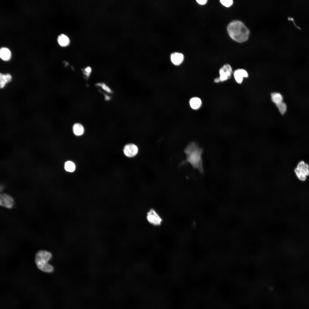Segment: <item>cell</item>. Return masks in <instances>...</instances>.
I'll return each mask as SVG.
<instances>
[{
    "label": "cell",
    "instance_id": "13",
    "mask_svg": "<svg viewBox=\"0 0 309 309\" xmlns=\"http://www.w3.org/2000/svg\"><path fill=\"white\" fill-rule=\"evenodd\" d=\"M73 131L74 134L77 136H80L82 135L84 132V128L83 126L80 123H75L72 127Z\"/></svg>",
    "mask_w": 309,
    "mask_h": 309
},
{
    "label": "cell",
    "instance_id": "9",
    "mask_svg": "<svg viewBox=\"0 0 309 309\" xmlns=\"http://www.w3.org/2000/svg\"><path fill=\"white\" fill-rule=\"evenodd\" d=\"M184 59L183 55L180 53L174 52L172 53L170 56V60L171 62L175 66L181 64L183 62Z\"/></svg>",
    "mask_w": 309,
    "mask_h": 309
},
{
    "label": "cell",
    "instance_id": "24",
    "mask_svg": "<svg viewBox=\"0 0 309 309\" xmlns=\"http://www.w3.org/2000/svg\"><path fill=\"white\" fill-rule=\"evenodd\" d=\"M104 98L106 101H109L111 99V98L110 96L107 94H104Z\"/></svg>",
    "mask_w": 309,
    "mask_h": 309
},
{
    "label": "cell",
    "instance_id": "18",
    "mask_svg": "<svg viewBox=\"0 0 309 309\" xmlns=\"http://www.w3.org/2000/svg\"><path fill=\"white\" fill-rule=\"evenodd\" d=\"M276 106L281 114L284 115L286 113L287 107L285 103L282 102L276 105Z\"/></svg>",
    "mask_w": 309,
    "mask_h": 309
},
{
    "label": "cell",
    "instance_id": "8",
    "mask_svg": "<svg viewBox=\"0 0 309 309\" xmlns=\"http://www.w3.org/2000/svg\"><path fill=\"white\" fill-rule=\"evenodd\" d=\"M234 76L236 82L239 84H241L244 78L248 77V74L245 70L238 69L235 71Z\"/></svg>",
    "mask_w": 309,
    "mask_h": 309
},
{
    "label": "cell",
    "instance_id": "14",
    "mask_svg": "<svg viewBox=\"0 0 309 309\" xmlns=\"http://www.w3.org/2000/svg\"><path fill=\"white\" fill-rule=\"evenodd\" d=\"M11 52L6 47H2L0 50V57L3 60L7 61L11 58Z\"/></svg>",
    "mask_w": 309,
    "mask_h": 309
},
{
    "label": "cell",
    "instance_id": "16",
    "mask_svg": "<svg viewBox=\"0 0 309 309\" xmlns=\"http://www.w3.org/2000/svg\"><path fill=\"white\" fill-rule=\"evenodd\" d=\"M58 41L59 44L62 46H66L69 43L70 40L68 37L66 35L62 34L59 36Z\"/></svg>",
    "mask_w": 309,
    "mask_h": 309
},
{
    "label": "cell",
    "instance_id": "20",
    "mask_svg": "<svg viewBox=\"0 0 309 309\" xmlns=\"http://www.w3.org/2000/svg\"><path fill=\"white\" fill-rule=\"evenodd\" d=\"M96 85L101 87L103 90L108 93H111L112 92L111 89L105 83L98 82L96 84Z\"/></svg>",
    "mask_w": 309,
    "mask_h": 309
},
{
    "label": "cell",
    "instance_id": "10",
    "mask_svg": "<svg viewBox=\"0 0 309 309\" xmlns=\"http://www.w3.org/2000/svg\"><path fill=\"white\" fill-rule=\"evenodd\" d=\"M11 75L9 74H4L0 73V87L3 88L5 87L6 84L10 82L12 79Z\"/></svg>",
    "mask_w": 309,
    "mask_h": 309
},
{
    "label": "cell",
    "instance_id": "22",
    "mask_svg": "<svg viewBox=\"0 0 309 309\" xmlns=\"http://www.w3.org/2000/svg\"><path fill=\"white\" fill-rule=\"evenodd\" d=\"M92 71V70L91 67L90 66H88L84 69L83 73L85 76L88 77L91 73Z\"/></svg>",
    "mask_w": 309,
    "mask_h": 309
},
{
    "label": "cell",
    "instance_id": "19",
    "mask_svg": "<svg viewBox=\"0 0 309 309\" xmlns=\"http://www.w3.org/2000/svg\"><path fill=\"white\" fill-rule=\"evenodd\" d=\"M294 172L298 179L300 181H304L306 179V176L301 172L296 167L294 170Z\"/></svg>",
    "mask_w": 309,
    "mask_h": 309
},
{
    "label": "cell",
    "instance_id": "15",
    "mask_svg": "<svg viewBox=\"0 0 309 309\" xmlns=\"http://www.w3.org/2000/svg\"><path fill=\"white\" fill-rule=\"evenodd\" d=\"M271 97L272 101L276 105L283 102V96L279 93H273L271 94Z\"/></svg>",
    "mask_w": 309,
    "mask_h": 309
},
{
    "label": "cell",
    "instance_id": "21",
    "mask_svg": "<svg viewBox=\"0 0 309 309\" xmlns=\"http://www.w3.org/2000/svg\"><path fill=\"white\" fill-rule=\"evenodd\" d=\"M220 2L223 5L227 7L231 6L233 3L232 0H220Z\"/></svg>",
    "mask_w": 309,
    "mask_h": 309
},
{
    "label": "cell",
    "instance_id": "4",
    "mask_svg": "<svg viewBox=\"0 0 309 309\" xmlns=\"http://www.w3.org/2000/svg\"><path fill=\"white\" fill-rule=\"evenodd\" d=\"M145 217L149 224L154 227L161 226L163 222L162 215L154 207L150 208L147 210L145 213Z\"/></svg>",
    "mask_w": 309,
    "mask_h": 309
},
{
    "label": "cell",
    "instance_id": "6",
    "mask_svg": "<svg viewBox=\"0 0 309 309\" xmlns=\"http://www.w3.org/2000/svg\"><path fill=\"white\" fill-rule=\"evenodd\" d=\"M123 151L126 156L129 158H132L136 156L138 154V148L135 144L128 143L124 146Z\"/></svg>",
    "mask_w": 309,
    "mask_h": 309
},
{
    "label": "cell",
    "instance_id": "11",
    "mask_svg": "<svg viewBox=\"0 0 309 309\" xmlns=\"http://www.w3.org/2000/svg\"><path fill=\"white\" fill-rule=\"evenodd\" d=\"M296 167L306 177L309 176V165L304 161L299 162L298 163Z\"/></svg>",
    "mask_w": 309,
    "mask_h": 309
},
{
    "label": "cell",
    "instance_id": "5",
    "mask_svg": "<svg viewBox=\"0 0 309 309\" xmlns=\"http://www.w3.org/2000/svg\"><path fill=\"white\" fill-rule=\"evenodd\" d=\"M232 71V68L229 64H226L223 66L219 70L220 76L218 78L220 82H223L230 78Z\"/></svg>",
    "mask_w": 309,
    "mask_h": 309
},
{
    "label": "cell",
    "instance_id": "12",
    "mask_svg": "<svg viewBox=\"0 0 309 309\" xmlns=\"http://www.w3.org/2000/svg\"><path fill=\"white\" fill-rule=\"evenodd\" d=\"M189 104L192 109L197 110L201 106L202 101L201 99L199 98L194 97L191 98L190 100Z\"/></svg>",
    "mask_w": 309,
    "mask_h": 309
},
{
    "label": "cell",
    "instance_id": "2",
    "mask_svg": "<svg viewBox=\"0 0 309 309\" xmlns=\"http://www.w3.org/2000/svg\"><path fill=\"white\" fill-rule=\"evenodd\" d=\"M227 29L230 37L236 41L243 42L248 38L249 30L241 21L237 20L232 21L228 25Z\"/></svg>",
    "mask_w": 309,
    "mask_h": 309
},
{
    "label": "cell",
    "instance_id": "1",
    "mask_svg": "<svg viewBox=\"0 0 309 309\" xmlns=\"http://www.w3.org/2000/svg\"><path fill=\"white\" fill-rule=\"evenodd\" d=\"M186 155V160L182 162L181 165L188 163L193 167L202 173L203 171L202 157L203 149L200 148L196 142H190L184 150Z\"/></svg>",
    "mask_w": 309,
    "mask_h": 309
},
{
    "label": "cell",
    "instance_id": "23",
    "mask_svg": "<svg viewBox=\"0 0 309 309\" xmlns=\"http://www.w3.org/2000/svg\"><path fill=\"white\" fill-rule=\"evenodd\" d=\"M197 2L199 4L203 5L205 4L207 2V0H197Z\"/></svg>",
    "mask_w": 309,
    "mask_h": 309
},
{
    "label": "cell",
    "instance_id": "3",
    "mask_svg": "<svg viewBox=\"0 0 309 309\" xmlns=\"http://www.w3.org/2000/svg\"><path fill=\"white\" fill-rule=\"evenodd\" d=\"M52 257V254L49 252L44 250L38 251L35 256V261L38 268L43 272L51 273L54 270L52 266L48 263Z\"/></svg>",
    "mask_w": 309,
    "mask_h": 309
},
{
    "label": "cell",
    "instance_id": "7",
    "mask_svg": "<svg viewBox=\"0 0 309 309\" xmlns=\"http://www.w3.org/2000/svg\"><path fill=\"white\" fill-rule=\"evenodd\" d=\"M14 203L13 198L10 195L5 193H2L0 195L1 206L10 209L13 206Z\"/></svg>",
    "mask_w": 309,
    "mask_h": 309
},
{
    "label": "cell",
    "instance_id": "17",
    "mask_svg": "<svg viewBox=\"0 0 309 309\" xmlns=\"http://www.w3.org/2000/svg\"><path fill=\"white\" fill-rule=\"evenodd\" d=\"M64 168L66 171L72 172L75 170L76 166L75 164L73 162L68 161L65 163Z\"/></svg>",
    "mask_w": 309,
    "mask_h": 309
}]
</instances>
